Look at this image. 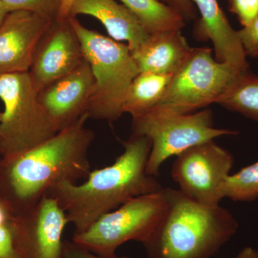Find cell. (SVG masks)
<instances>
[{
	"label": "cell",
	"mask_w": 258,
	"mask_h": 258,
	"mask_svg": "<svg viewBox=\"0 0 258 258\" xmlns=\"http://www.w3.org/2000/svg\"><path fill=\"white\" fill-rule=\"evenodd\" d=\"M120 142L123 152L111 165L91 171L82 184L64 181L47 192L46 196L55 199L66 212L74 234L84 232L129 200L164 188L157 177L147 173L150 139L133 133Z\"/></svg>",
	"instance_id": "6da1fadb"
},
{
	"label": "cell",
	"mask_w": 258,
	"mask_h": 258,
	"mask_svg": "<svg viewBox=\"0 0 258 258\" xmlns=\"http://www.w3.org/2000/svg\"><path fill=\"white\" fill-rule=\"evenodd\" d=\"M89 118L85 113L13 160L0 161L7 192L20 213L36 205L59 183H77L89 175L88 152L95 139L93 131L86 126Z\"/></svg>",
	"instance_id": "7a4b0ae2"
},
{
	"label": "cell",
	"mask_w": 258,
	"mask_h": 258,
	"mask_svg": "<svg viewBox=\"0 0 258 258\" xmlns=\"http://www.w3.org/2000/svg\"><path fill=\"white\" fill-rule=\"evenodd\" d=\"M164 191L165 214L143 244L149 258H211L237 233L238 222L227 209L204 205L179 189Z\"/></svg>",
	"instance_id": "3957f363"
},
{
	"label": "cell",
	"mask_w": 258,
	"mask_h": 258,
	"mask_svg": "<svg viewBox=\"0 0 258 258\" xmlns=\"http://www.w3.org/2000/svg\"><path fill=\"white\" fill-rule=\"evenodd\" d=\"M79 37L95 84L87 113L90 118L116 121L123 114L129 88L140 72L128 45L89 30L76 17H69Z\"/></svg>",
	"instance_id": "277c9868"
},
{
	"label": "cell",
	"mask_w": 258,
	"mask_h": 258,
	"mask_svg": "<svg viewBox=\"0 0 258 258\" xmlns=\"http://www.w3.org/2000/svg\"><path fill=\"white\" fill-rule=\"evenodd\" d=\"M1 162H8L57 133L29 72L0 77Z\"/></svg>",
	"instance_id": "5b68a950"
},
{
	"label": "cell",
	"mask_w": 258,
	"mask_h": 258,
	"mask_svg": "<svg viewBox=\"0 0 258 258\" xmlns=\"http://www.w3.org/2000/svg\"><path fill=\"white\" fill-rule=\"evenodd\" d=\"M212 49L192 47L187 58L171 76L165 93L151 111L188 114L218 103L242 72L218 62Z\"/></svg>",
	"instance_id": "8992f818"
},
{
	"label": "cell",
	"mask_w": 258,
	"mask_h": 258,
	"mask_svg": "<svg viewBox=\"0 0 258 258\" xmlns=\"http://www.w3.org/2000/svg\"><path fill=\"white\" fill-rule=\"evenodd\" d=\"M166 207L164 188L137 197L105 214L84 232L74 234L72 241L98 255H113L129 241L147 242L164 217Z\"/></svg>",
	"instance_id": "52a82bcc"
},
{
	"label": "cell",
	"mask_w": 258,
	"mask_h": 258,
	"mask_svg": "<svg viewBox=\"0 0 258 258\" xmlns=\"http://www.w3.org/2000/svg\"><path fill=\"white\" fill-rule=\"evenodd\" d=\"M132 131L152 142L147 173L155 177L169 158L217 137L237 134L236 131L215 128L213 115L208 109L188 114L150 111L132 118Z\"/></svg>",
	"instance_id": "ba28073f"
},
{
	"label": "cell",
	"mask_w": 258,
	"mask_h": 258,
	"mask_svg": "<svg viewBox=\"0 0 258 258\" xmlns=\"http://www.w3.org/2000/svg\"><path fill=\"white\" fill-rule=\"evenodd\" d=\"M233 155L214 140L186 149L176 156L171 169L179 190L207 206H218L221 189L233 167Z\"/></svg>",
	"instance_id": "9c48e42d"
},
{
	"label": "cell",
	"mask_w": 258,
	"mask_h": 258,
	"mask_svg": "<svg viewBox=\"0 0 258 258\" xmlns=\"http://www.w3.org/2000/svg\"><path fill=\"white\" fill-rule=\"evenodd\" d=\"M20 258H62V235L69 224L66 212L52 197L45 196L12 218Z\"/></svg>",
	"instance_id": "30bf717a"
},
{
	"label": "cell",
	"mask_w": 258,
	"mask_h": 258,
	"mask_svg": "<svg viewBox=\"0 0 258 258\" xmlns=\"http://www.w3.org/2000/svg\"><path fill=\"white\" fill-rule=\"evenodd\" d=\"M84 60L81 42L69 19L56 20L40 40L29 74L40 93Z\"/></svg>",
	"instance_id": "8fae6325"
},
{
	"label": "cell",
	"mask_w": 258,
	"mask_h": 258,
	"mask_svg": "<svg viewBox=\"0 0 258 258\" xmlns=\"http://www.w3.org/2000/svg\"><path fill=\"white\" fill-rule=\"evenodd\" d=\"M52 20L26 10L10 12L0 25V77L27 73Z\"/></svg>",
	"instance_id": "7c38bea8"
},
{
	"label": "cell",
	"mask_w": 258,
	"mask_h": 258,
	"mask_svg": "<svg viewBox=\"0 0 258 258\" xmlns=\"http://www.w3.org/2000/svg\"><path fill=\"white\" fill-rule=\"evenodd\" d=\"M94 84L92 70L85 60L77 69L39 93V100L57 132L87 113Z\"/></svg>",
	"instance_id": "4fadbf2b"
},
{
	"label": "cell",
	"mask_w": 258,
	"mask_h": 258,
	"mask_svg": "<svg viewBox=\"0 0 258 258\" xmlns=\"http://www.w3.org/2000/svg\"><path fill=\"white\" fill-rule=\"evenodd\" d=\"M200 20L194 35L200 40H210L213 44L215 59L242 71H249L247 55L237 30H234L217 0H192Z\"/></svg>",
	"instance_id": "5bb4252c"
},
{
	"label": "cell",
	"mask_w": 258,
	"mask_h": 258,
	"mask_svg": "<svg viewBox=\"0 0 258 258\" xmlns=\"http://www.w3.org/2000/svg\"><path fill=\"white\" fill-rule=\"evenodd\" d=\"M89 15L103 24L112 39L126 41L131 52L143 47L150 35L138 19L115 0H74L69 17Z\"/></svg>",
	"instance_id": "9a60e30c"
},
{
	"label": "cell",
	"mask_w": 258,
	"mask_h": 258,
	"mask_svg": "<svg viewBox=\"0 0 258 258\" xmlns=\"http://www.w3.org/2000/svg\"><path fill=\"white\" fill-rule=\"evenodd\" d=\"M191 48L181 30H169L152 34L147 43L132 54L139 72L172 76Z\"/></svg>",
	"instance_id": "2e32d148"
},
{
	"label": "cell",
	"mask_w": 258,
	"mask_h": 258,
	"mask_svg": "<svg viewBox=\"0 0 258 258\" xmlns=\"http://www.w3.org/2000/svg\"><path fill=\"white\" fill-rule=\"evenodd\" d=\"M171 77L169 75L140 73L129 88L123 113L137 118L155 108L164 96Z\"/></svg>",
	"instance_id": "e0dca14e"
},
{
	"label": "cell",
	"mask_w": 258,
	"mask_h": 258,
	"mask_svg": "<svg viewBox=\"0 0 258 258\" xmlns=\"http://www.w3.org/2000/svg\"><path fill=\"white\" fill-rule=\"evenodd\" d=\"M136 17L149 35L156 32L181 30L185 21L170 7L159 0H120Z\"/></svg>",
	"instance_id": "ac0fdd59"
},
{
	"label": "cell",
	"mask_w": 258,
	"mask_h": 258,
	"mask_svg": "<svg viewBox=\"0 0 258 258\" xmlns=\"http://www.w3.org/2000/svg\"><path fill=\"white\" fill-rule=\"evenodd\" d=\"M218 104L258 122V77L249 71L242 72Z\"/></svg>",
	"instance_id": "d6986e66"
},
{
	"label": "cell",
	"mask_w": 258,
	"mask_h": 258,
	"mask_svg": "<svg viewBox=\"0 0 258 258\" xmlns=\"http://www.w3.org/2000/svg\"><path fill=\"white\" fill-rule=\"evenodd\" d=\"M221 193L222 198L233 202L255 201L258 198V161L230 174L222 185Z\"/></svg>",
	"instance_id": "ffe728a7"
},
{
	"label": "cell",
	"mask_w": 258,
	"mask_h": 258,
	"mask_svg": "<svg viewBox=\"0 0 258 258\" xmlns=\"http://www.w3.org/2000/svg\"><path fill=\"white\" fill-rule=\"evenodd\" d=\"M9 12L26 10L48 20H57L64 0H0Z\"/></svg>",
	"instance_id": "44dd1931"
},
{
	"label": "cell",
	"mask_w": 258,
	"mask_h": 258,
	"mask_svg": "<svg viewBox=\"0 0 258 258\" xmlns=\"http://www.w3.org/2000/svg\"><path fill=\"white\" fill-rule=\"evenodd\" d=\"M228 7L243 28L250 25L258 16V0H228Z\"/></svg>",
	"instance_id": "7402d4cb"
},
{
	"label": "cell",
	"mask_w": 258,
	"mask_h": 258,
	"mask_svg": "<svg viewBox=\"0 0 258 258\" xmlns=\"http://www.w3.org/2000/svg\"><path fill=\"white\" fill-rule=\"evenodd\" d=\"M246 55L258 56V16L248 26L237 31Z\"/></svg>",
	"instance_id": "603a6c76"
},
{
	"label": "cell",
	"mask_w": 258,
	"mask_h": 258,
	"mask_svg": "<svg viewBox=\"0 0 258 258\" xmlns=\"http://www.w3.org/2000/svg\"><path fill=\"white\" fill-rule=\"evenodd\" d=\"M0 258H20L15 247L12 219L8 223L0 226Z\"/></svg>",
	"instance_id": "cb8c5ba5"
},
{
	"label": "cell",
	"mask_w": 258,
	"mask_h": 258,
	"mask_svg": "<svg viewBox=\"0 0 258 258\" xmlns=\"http://www.w3.org/2000/svg\"><path fill=\"white\" fill-rule=\"evenodd\" d=\"M170 7L183 18L185 23L198 19V13L192 0H159Z\"/></svg>",
	"instance_id": "d4e9b609"
},
{
	"label": "cell",
	"mask_w": 258,
	"mask_h": 258,
	"mask_svg": "<svg viewBox=\"0 0 258 258\" xmlns=\"http://www.w3.org/2000/svg\"><path fill=\"white\" fill-rule=\"evenodd\" d=\"M62 258H132L127 256H101L89 252L74 243L72 240L64 241Z\"/></svg>",
	"instance_id": "484cf974"
},
{
	"label": "cell",
	"mask_w": 258,
	"mask_h": 258,
	"mask_svg": "<svg viewBox=\"0 0 258 258\" xmlns=\"http://www.w3.org/2000/svg\"><path fill=\"white\" fill-rule=\"evenodd\" d=\"M235 258H258V251L252 247H245Z\"/></svg>",
	"instance_id": "4316f807"
},
{
	"label": "cell",
	"mask_w": 258,
	"mask_h": 258,
	"mask_svg": "<svg viewBox=\"0 0 258 258\" xmlns=\"http://www.w3.org/2000/svg\"><path fill=\"white\" fill-rule=\"evenodd\" d=\"M74 0H64L57 20H64L69 17L70 10Z\"/></svg>",
	"instance_id": "83f0119b"
},
{
	"label": "cell",
	"mask_w": 258,
	"mask_h": 258,
	"mask_svg": "<svg viewBox=\"0 0 258 258\" xmlns=\"http://www.w3.org/2000/svg\"><path fill=\"white\" fill-rule=\"evenodd\" d=\"M6 207V205L2 203L1 200H0V226L8 223L13 217L9 216V215H8Z\"/></svg>",
	"instance_id": "f1b7e54d"
},
{
	"label": "cell",
	"mask_w": 258,
	"mask_h": 258,
	"mask_svg": "<svg viewBox=\"0 0 258 258\" xmlns=\"http://www.w3.org/2000/svg\"><path fill=\"white\" fill-rule=\"evenodd\" d=\"M10 12L5 8V5L0 2V25L3 23L5 18H6L7 15Z\"/></svg>",
	"instance_id": "f546056e"
},
{
	"label": "cell",
	"mask_w": 258,
	"mask_h": 258,
	"mask_svg": "<svg viewBox=\"0 0 258 258\" xmlns=\"http://www.w3.org/2000/svg\"><path fill=\"white\" fill-rule=\"evenodd\" d=\"M2 117H3V112H0V120L2 119Z\"/></svg>",
	"instance_id": "4dcf8cb0"
},
{
	"label": "cell",
	"mask_w": 258,
	"mask_h": 258,
	"mask_svg": "<svg viewBox=\"0 0 258 258\" xmlns=\"http://www.w3.org/2000/svg\"><path fill=\"white\" fill-rule=\"evenodd\" d=\"M2 154H1V147H0V157H1Z\"/></svg>",
	"instance_id": "1f68e13d"
}]
</instances>
